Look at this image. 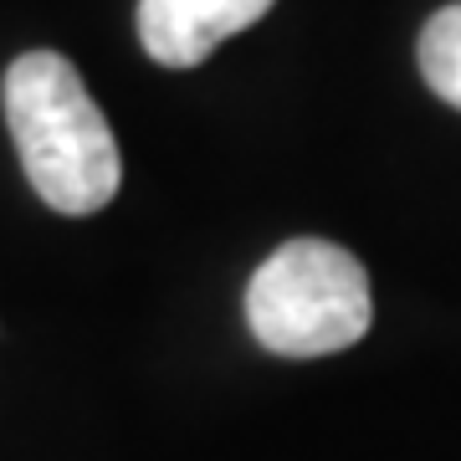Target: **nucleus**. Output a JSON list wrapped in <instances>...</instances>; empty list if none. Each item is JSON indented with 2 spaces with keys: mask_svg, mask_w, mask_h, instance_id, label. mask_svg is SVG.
<instances>
[{
  "mask_svg": "<svg viewBox=\"0 0 461 461\" xmlns=\"http://www.w3.org/2000/svg\"><path fill=\"white\" fill-rule=\"evenodd\" d=\"M415 57H420V77L430 93L461 108V5H446L426 21Z\"/></svg>",
  "mask_w": 461,
  "mask_h": 461,
  "instance_id": "obj_4",
  "label": "nucleus"
},
{
  "mask_svg": "<svg viewBox=\"0 0 461 461\" xmlns=\"http://www.w3.org/2000/svg\"><path fill=\"white\" fill-rule=\"evenodd\" d=\"M272 5L277 0H139V41L159 67H200Z\"/></svg>",
  "mask_w": 461,
  "mask_h": 461,
  "instance_id": "obj_3",
  "label": "nucleus"
},
{
  "mask_svg": "<svg viewBox=\"0 0 461 461\" xmlns=\"http://www.w3.org/2000/svg\"><path fill=\"white\" fill-rule=\"evenodd\" d=\"M247 323L257 344L282 359H323L359 344L375 323L369 272L339 241H282L247 287Z\"/></svg>",
  "mask_w": 461,
  "mask_h": 461,
  "instance_id": "obj_2",
  "label": "nucleus"
},
{
  "mask_svg": "<svg viewBox=\"0 0 461 461\" xmlns=\"http://www.w3.org/2000/svg\"><path fill=\"white\" fill-rule=\"evenodd\" d=\"M5 129L21 169L41 200L62 215H93L123 185V154L93 103L83 72L62 51H26L5 67Z\"/></svg>",
  "mask_w": 461,
  "mask_h": 461,
  "instance_id": "obj_1",
  "label": "nucleus"
}]
</instances>
